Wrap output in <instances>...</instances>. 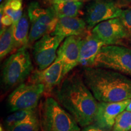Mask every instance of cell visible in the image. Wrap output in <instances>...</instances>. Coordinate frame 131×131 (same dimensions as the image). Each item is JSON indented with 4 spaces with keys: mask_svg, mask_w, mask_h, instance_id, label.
Returning a JSON list of instances; mask_svg holds the SVG:
<instances>
[{
    "mask_svg": "<svg viewBox=\"0 0 131 131\" xmlns=\"http://www.w3.org/2000/svg\"><path fill=\"white\" fill-rule=\"evenodd\" d=\"M15 47L14 37V26L1 29L0 34V57L2 60L12 52Z\"/></svg>",
    "mask_w": 131,
    "mask_h": 131,
    "instance_id": "18",
    "label": "cell"
},
{
    "mask_svg": "<svg viewBox=\"0 0 131 131\" xmlns=\"http://www.w3.org/2000/svg\"><path fill=\"white\" fill-rule=\"evenodd\" d=\"M34 67L27 47L19 49L4 62L2 70V83L5 88H12L21 84L30 77Z\"/></svg>",
    "mask_w": 131,
    "mask_h": 131,
    "instance_id": "4",
    "label": "cell"
},
{
    "mask_svg": "<svg viewBox=\"0 0 131 131\" xmlns=\"http://www.w3.org/2000/svg\"><path fill=\"white\" fill-rule=\"evenodd\" d=\"M131 99L119 102H98L94 122L101 129L109 131L112 129L116 118L126 109Z\"/></svg>",
    "mask_w": 131,
    "mask_h": 131,
    "instance_id": "13",
    "label": "cell"
},
{
    "mask_svg": "<svg viewBox=\"0 0 131 131\" xmlns=\"http://www.w3.org/2000/svg\"><path fill=\"white\" fill-rule=\"evenodd\" d=\"M9 4L14 10H19L22 9V1L20 0H12Z\"/></svg>",
    "mask_w": 131,
    "mask_h": 131,
    "instance_id": "24",
    "label": "cell"
},
{
    "mask_svg": "<svg viewBox=\"0 0 131 131\" xmlns=\"http://www.w3.org/2000/svg\"><path fill=\"white\" fill-rule=\"evenodd\" d=\"M112 131H130L131 130V112L124 110L117 116Z\"/></svg>",
    "mask_w": 131,
    "mask_h": 131,
    "instance_id": "21",
    "label": "cell"
},
{
    "mask_svg": "<svg viewBox=\"0 0 131 131\" xmlns=\"http://www.w3.org/2000/svg\"><path fill=\"white\" fill-rule=\"evenodd\" d=\"M37 112L35 109H27L14 111L12 114L8 115L4 121V125L6 129L11 128L19 123L23 122Z\"/></svg>",
    "mask_w": 131,
    "mask_h": 131,
    "instance_id": "20",
    "label": "cell"
},
{
    "mask_svg": "<svg viewBox=\"0 0 131 131\" xmlns=\"http://www.w3.org/2000/svg\"><path fill=\"white\" fill-rule=\"evenodd\" d=\"M91 33L107 45H115L129 36L119 19L113 18L104 21L95 26Z\"/></svg>",
    "mask_w": 131,
    "mask_h": 131,
    "instance_id": "11",
    "label": "cell"
},
{
    "mask_svg": "<svg viewBox=\"0 0 131 131\" xmlns=\"http://www.w3.org/2000/svg\"><path fill=\"white\" fill-rule=\"evenodd\" d=\"M40 129V118L37 112L31 115L23 122L19 123L5 131H39Z\"/></svg>",
    "mask_w": 131,
    "mask_h": 131,
    "instance_id": "19",
    "label": "cell"
},
{
    "mask_svg": "<svg viewBox=\"0 0 131 131\" xmlns=\"http://www.w3.org/2000/svg\"><path fill=\"white\" fill-rule=\"evenodd\" d=\"M119 18L128 33L129 38H131V7L123 10L122 15Z\"/></svg>",
    "mask_w": 131,
    "mask_h": 131,
    "instance_id": "22",
    "label": "cell"
},
{
    "mask_svg": "<svg viewBox=\"0 0 131 131\" xmlns=\"http://www.w3.org/2000/svg\"><path fill=\"white\" fill-rule=\"evenodd\" d=\"M83 38L80 36L67 37L57 50V60L63 64L64 77L80 64V49Z\"/></svg>",
    "mask_w": 131,
    "mask_h": 131,
    "instance_id": "10",
    "label": "cell"
},
{
    "mask_svg": "<svg viewBox=\"0 0 131 131\" xmlns=\"http://www.w3.org/2000/svg\"><path fill=\"white\" fill-rule=\"evenodd\" d=\"M83 80L98 102L114 103L131 99V78L115 70L85 67Z\"/></svg>",
    "mask_w": 131,
    "mask_h": 131,
    "instance_id": "2",
    "label": "cell"
},
{
    "mask_svg": "<svg viewBox=\"0 0 131 131\" xmlns=\"http://www.w3.org/2000/svg\"><path fill=\"white\" fill-rule=\"evenodd\" d=\"M27 12L31 23L28 45L55 30L58 16L52 7L45 9L37 1H32L29 4Z\"/></svg>",
    "mask_w": 131,
    "mask_h": 131,
    "instance_id": "6",
    "label": "cell"
},
{
    "mask_svg": "<svg viewBox=\"0 0 131 131\" xmlns=\"http://www.w3.org/2000/svg\"><path fill=\"white\" fill-rule=\"evenodd\" d=\"M122 12L120 6L114 1L93 0L86 6L84 21L88 29H91L103 21L119 18Z\"/></svg>",
    "mask_w": 131,
    "mask_h": 131,
    "instance_id": "8",
    "label": "cell"
},
{
    "mask_svg": "<svg viewBox=\"0 0 131 131\" xmlns=\"http://www.w3.org/2000/svg\"><path fill=\"white\" fill-rule=\"evenodd\" d=\"M0 1H1V3L3 1V0H0Z\"/></svg>",
    "mask_w": 131,
    "mask_h": 131,
    "instance_id": "30",
    "label": "cell"
},
{
    "mask_svg": "<svg viewBox=\"0 0 131 131\" xmlns=\"http://www.w3.org/2000/svg\"><path fill=\"white\" fill-rule=\"evenodd\" d=\"M11 1H12V0H4V2H5V4H7V3H9Z\"/></svg>",
    "mask_w": 131,
    "mask_h": 131,
    "instance_id": "29",
    "label": "cell"
},
{
    "mask_svg": "<svg viewBox=\"0 0 131 131\" xmlns=\"http://www.w3.org/2000/svg\"><path fill=\"white\" fill-rule=\"evenodd\" d=\"M57 100L80 126L94 122L98 101L85 84L82 74L73 73L62 81L55 93Z\"/></svg>",
    "mask_w": 131,
    "mask_h": 131,
    "instance_id": "1",
    "label": "cell"
},
{
    "mask_svg": "<svg viewBox=\"0 0 131 131\" xmlns=\"http://www.w3.org/2000/svg\"><path fill=\"white\" fill-rule=\"evenodd\" d=\"M118 4L119 6H127L131 3V0H118Z\"/></svg>",
    "mask_w": 131,
    "mask_h": 131,
    "instance_id": "27",
    "label": "cell"
},
{
    "mask_svg": "<svg viewBox=\"0 0 131 131\" xmlns=\"http://www.w3.org/2000/svg\"><path fill=\"white\" fill-rule=\"evenodd\" d=\"M13 25V19L10 16L4 14L2 17H1V27H3L1 29L5 27H9Z\"/></svg>",
    "mask_w": 131,
    "mask_h": 131,
    "instance_id": "23",
    "label": "cell"
},
{
    "mask_svg": "<svg viewBox=\"0 0 131 131\" xmlns=\"http://www.w3.org/2000/svg\"><path fill=\"white\" fill-rule=\"evenodd\" d=\"M106 46L98 37L89 33L83 38L80 49V64L84 68L92 67L100 50Z\"/></svg>",
    "mask_w": 131,
    "mask_h": 131,
    "instance_id": "15",
    "label": "cell"
},
{
    "mask_svg": "<svg viewBox=\"0 0 131 131\" xmlns=\"http://www.w3.org/2000/svg\"><path fill=\"white\" fill-rule=\"evenodd\" d=\"M45 2L47 4L52 6L53 4H60L65 2H69V1H84V0H44Z\"/></svg>",
    "mask_w": 131,
    "mask_h": 131,
    "instance_id": "25",
    "label": "cell"
},
{
    "mask_svg": "<svg viewBox=\"0 0 131 131\" xmlns=\"http://www.w3.org/2000/svg\"><path fill=\"white\" fill-rule=\"evenodd\" d=\"M29 18L27 12H24L18 23L14 26V37L16 49L26 47L29 44Z\"/></svg>",
    "mask_w": 131,
    "mask_h": 131,
    "instance_id": "16",
    "label": "cell"
},
{
    "mask_svg": "<svg viewBox=\"0 0 131 131\" xmlns=\"http://www.w3.org/2000/svg\"><path fill=\"white\" fill-rule=\"evenodd\" d=\"M126 110L128 111H130V112H131V101L129 103V104H128V106H127L126 109Z\"/></svg>",
    "mask_w": 131,
    "mask_h": 131,
    "instance_id": "28",
    "label": "cell"
},
{
    "mask_svg": "<svg viewBox=\"0 0 131 131\" xmlns=\"http://www.w3.org/2000/svg\"><path fill=\"white\" fill-rule=\"evenodd\" d=\"M80 131H107V130L101 129L100 127H98L96 125H92V124H91V125L83 127V129Z\"/></svg>",
    "mask_w": 131,
    "mask_h": 131,
    "instance_id": "26",
    "label": "cell"
},
{
    "mask_svg": "<svg viewBox=\"0 0 131 131\" xmlns=\"http://www.w3.org/2000/svg\"><path fill=\"white\" fill-rule=\"evenodd\" d=\"M83 1H69L51 6L58 17H78L82 14Z\"/></svg>",
    "mask_w": 131,
    "mask_h": 131,
    "instance_id": "17",
    "label": "cell"
},
{
    "mask_svg": "<svg viewBox=\"0 0 131 131\" xmlns=\"http://www.w3.org/2000/svg\"><path fill=\"white\" fill-rule=\"evenodd\" d=\"M64 39L60 36L47 34L35 42L32 55L38 69H45L55 61L57 50Z\"/></svg>",
    "mask_w": 131,
    "mask_h": 131,
    "instance_id": "9",
    "label": "cell"
},
{
    "mask_svg": "<svg viewBox=\"0 0 131 131\" xmlns=\"http://www.w3.org/2000/svg\"><path fill=\"white\" fill-rule=\"evenodd\" d=\"M63 77V64L61 61L56 59L48 68L33 71L29 77L28 82L43 84L45 88V94H48L60 84Z\"/></svg>",
    "mask_w": 131,
    "mask_h": 131,
    "instance_id": "12",
    "label": "cell"
},
{
    "mask_svg": "<svg viewBox=\"0 0 131 131\" xmlns=\"http://www.w3.org/2000/svg\"><path fill=\"white\" fill-rule=\"evenodd\" d=\"M43 94H45L43 84L30 82L21 83L8 96L7 106L12 112L35 109Z\"/></svg>",
    "mask_w": 131,
    "mask_h": 131,
    "instance_id": "7",
    "label": "cell"
},
{
    "mask_svg": "<svg viewBox=\"0 0 131 131\" xmlns=\"http://www.w3.org/2000/svg\"><path fill=\"white\" fill-rule=\"evenodd\" d=\"M41 131H80L79 124L56 99L47 96L41 104Z\"/></svg>",
    "mask_w": 131,
    "mask_h": 131,
    "instance_id": "3",
    "label": "cell"
},
{
    "mask_svg": "<svg viewBox=\"0 0 131 131\" xmlns=\"http://www.w3.org/2000/svg\"><path fill=\"white\" fill-rule=\"evenodd\" d=\"M130 131H131V130H130Z\"/></svg>",
    "mask_w": 131,
    "mask_h": 131,
    "instance_id": "32",
    "label": "cell"
},
{
    "mask_svg": "<svg viewBox=\"0 0 131 131\" xmlns=\"http://www.w3.org/2000/svg\"><path fill=\"white\" fill-rule=\"evenodd\" d=\"M92 67L115 70L131 78V49L122 46H104Z\"/></svg>",
    "mask_w": 131,
    "mask_h": 131,
    "instance_id": "5",
    "label": "cell"
},
{
    "mask_svg": "<svg viewBox=\"0 0 131 131\" xmlns=\"http://www.w3.org/2000/svg\"><path fill=\"white\" fill-rule=\"evenodd\" d=\"M88 29L84 19L79 17H58L57 26L52 35L62 37L80 36Z\"/></svg>",
    "mask_w": 131,
    "mask_h": 131,
    "instance_id": "14",
    "label": "cell"
},
{
    "mask_svg": "<svg viewBox=\"0 0 131 131\" xmlns=\"http://www.w3.org/2000/svg\"><path fill=\"white\" fill-rule=\"evenodd\" d=\"M20 1H22V0H20Z\"/></svg>",
    "mask_w": 131,
    "mask_h": 131,
    "instance_id": "31",
    "label": "cell"
}]
</instances>
